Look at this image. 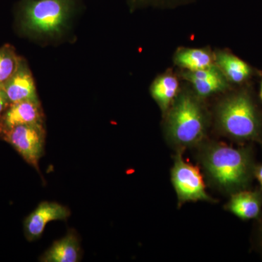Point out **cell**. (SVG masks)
I'll return each mask as SVG.
<instances>
[{"label": "cell", "mask_w": 262, "mask_h": 262, "mask_svg": "<svg viewBox=\"0 0 262 262\" xmlns=\"http://www.w3.org/2000/svg\"><path fill=\"white\" fill-rule=\"evenodd\" d=\"M216 117L222 132L234 140H261V115L246 89L225 98L217 108Z\"/></svg>", "instance_id": "obj_3"}, {"label": "cell", "mask_w": 262, "mask_h": 262, "mask_svg": "<svg viewBox=\"0 0 262 262\" xmlns=\"http://www.w3.org/2000/svg\"><path fill=\"white\" fill-rule=\"evenodd\" d=\"M253 174H254L256 178L257 179L258 182H259L262 189V163L261 165H258L257 167L254 168Z\"/></svg>", "instance_id": "obj_19"}, {"label": "cell", "mask_w": 262, "mask_h": 262, "mask_svg": "<svg viewBox=\"0 0 262 262\" xmlns=\"http://www.w3.org/2000/svg\"><path fill=\"white\" fill-rule=\"evenodd\" d=\"M0 120L3 132L18 125L44 124V113L39 98L10 103Z\"/></svg>", "instance_id": "obj_8"}, {"label": "cell", "mask_w": 262, "mask_h": 262, "mask_svg": "<svg viewBox=\"0 0 262 262\" xmlns=\"http://www.w3.org/2000/svg\"><path fill=\"white\" fill-rule=\"evenodd\" d=\"M199 97L191 93L179 94L168 110L167 134L181 147H190L201 142L206 135L207 117Z\"/></svg>", "instance_id": "obj_4"}, {"label": "cell", "mask_w": 262, "mask_h": 262, "mask_svg": "<svg viewBox=\"0 0 262 262\" xmlns=\"http://www.w3.org/2000/svg\"><path fill=\"white\" fill-rule=\"evenodd\" d=\"M46 132L44 124L18 125L4 131L2 139L10 144L22 158L39 171L44 154Z\"/></svg>", "instance_id": "obj_5"}, {"label": "cell", "mask_w": 262, "mask_h": 262, "mask_svg": "<svg viewBox=\"0 0 262 262\" xmlns=\"http://www.w3.org/2000/svg\"><path fill=\"white\" fill-rule=\"evenodd\" d=\"M173 60L176 65L184 70L195 72L214 65L215 57L206 48H180Z\"/></svg>", "instance_id": "obj_15"}, {"label": "cell", "mask_w": 262, "mask_h": 262, "mask_svg": "<svg viewBox=\"0 0 262 262\" xmlns=\"http://www.w3.org/2000/svg\"><path fill=\"white\" fill-rule=\"evenodd\" d=\"M79 0H20L17 19L33 37L54 38L63 34L77 11Z\"/></svg>", "instance_id": "obj_1"}, {"label": "cell", "mask_w": 262, "mask_h": 262, "mask_svg": "<svg viewBox=\"0 0 262 262\" xmlns=\"http://www.w3.org/2000/svg\"><path fill=\"white\" fill-rule=\"evenodd\" d=\"M10 103L38 99L35 82L27 62L21 58L15 73L3 85Z\"/></svg>", "instance_id": "obj_10"}, {"label": "cell", "mask_w": 262, "mask_h": 262, "mask_svg": "<svg viewBox=\"0 0 262 262\" xmlns=\"http://www.w3.org/2000/svg\"><path fill=\"white\" fill-rule=\"evenodd\" d=\"M183 77L192 84L194 94L199 98H207L227 91L228 80L216 65L195 72L185 71Z\"/></svg>", "instance_id": "obj_9"}, {"label": "cell", "mask_w": 262, "mask_h": 262, "mask_svg": "<svg viewBox=\"0 0 262 262\" xmlns=\"http://www.w3.org/2000/svg\"><path fill=\"white\" fill-rule=\"evenodd\" d=\"M202 160L212 182L227 191L246 187L254 170L250 149L234 148L222 143L207 146Z\"/></svg>", "instance_id": "obj_2"}, {"label": "cell", "mask_w": 262, "mask_h": 262, "mask_svg": "<svg viewBox=\"0 0 262 262\" xmlns=\"http://www.w3.org/2000/svg\"><path fill=\"white\" fill-rule=\"evenodd\" d=\"M21 58L10 45L0 48V85H4L15 73Z\"/></svg>", "instance_id": "obj_16"}, {"label": "cell", "mask_w": 262, "mask_h": 262, "mask_svg": "<svg viewBox=\"0 0 262 262\" xmlns=\"http://www.w3.org/2000/svg\"><path fill=\"white\" fill-rule=\"evenodd\" d=\"M70 215V210L63 205L56 202H42L24 220L26 238L29 242L39 239L49 222L67 220Z\"/></svg>", "instance_id": "obj_7"}, {"label": "cell", "mask_w": 262, "mask_h": 262, "mask_svg": "<svg viewBox=\"0 0 262 262\" xmlns=\"http://www.w3.org/2000/svg\"><path fill=\"white\" fill-rule=\"evenodd\" d=\"M3 127H2L1 120H0V139H2V136H3Z\"/></svg>", "instance_id": "obj_21"}, {"label": "cell", "mask_w": 262, "mask_h": 262, "mask_svg": "<svg viewBox=\"0 0 262 262\" xmlns=\"http://www.w3.org/2000/svg\"><path fill=\"white\" fill-rule=\"evenodd\" d=\"M172 182L180 204L189 201H212L198 167L187 163L178 154L171 171Z\"/></svg>", "instance_id": "obj_6"}, {"label": "cell", "mask_w": 262, "mask_h": 262, "mask_svg": "<svg viewBox=\"0 0 262 262\" xmlns=\"http://www.w3.org/2000/svg\"><path fill=\"white\" fill-rule=\"evenodd\" d=\"M132 7L139 6H177L192 2L193 0H127Z\"/></svg>", "instance_id": "obj_17"}, {"label": "cell", "mask_w": 262, "mask_h": 262, "mask_svg": "<svg viewBox=\"0 0 262 262\" xmlns=\"http://www.w3.org/2000/svg\"><path fill=\"white\" fill-rule=\"evenodd\" d=\"M227 207L229 211L241 220L257 218L262 208V190L236 193L232 195Z\"/></svg>", "instance_id": "obj_13"}, {"label": "cell", "mask_w": 262, "mask_h": 262, "mask_svg": "<svg viewBox=\"0 0 262 262\" xmlns=\"http://www.w3.org/2000/svg\"><path fill=\"white\" fill-rule=\"evenodd\" d=\"M178 79L170 72L157 77L150 88L151 95L163 113L168 112L179 95Z\"/></svg>", "instance_id": "obj_14"}, {"label": "cell", "mask_w": 262, "mask_h": 262, "mask_svg": "<svg viewBox=\"0 0 262 262\" xmlns=\"http://www.w3.org/2000/svg\"><path fill=\"white\" fill-rule=\"evenodd\" d=\"M10 103H11L5 93L4 88L3 85H0V118L10 106Z\"/></svg>", "instance_id": "obj_18"}, {"label": "cell", "mask_w": 262, "mask_h": 262, "mask_svg": "<svg viewBox=\"0 0 262 262\" xmlns=\"http://www.w3.org/2000/svg\"><path fill=\"white\" fill-rule=\"evenodd\" d=\"M214 57L215 65L231 83L242 85L256 74L251 65L228 51L218 52Z\"/></svg>", "instance_id": "obj_11"}, {"label": "cell", "mask_w": 262, "mask_h": 262, "mask_svg": "<svg viewBox=\"0 0 262 262\" xmlns=\"http://www.w3.org/2000/svg\"><path fill=\"white\" fill-rule=\"evenodd\" d=\"M259 96L262 101V81L261 82V84H260Z\"/></svg>", "instance_id": "obj_20"}, {"label": "cell", "mask_w": 262, "mask_h": 262, "mask_svg": "<svg viewBox=\"0 0 262 262\" xmlns=\"http://www.w3.org/2000/svg\"><path fill=\"white\" fill-rule=\"evenodd\" d=\"M80 239L75 231L70 230L64 237L55 241L40 258L41 262H77L81 259Z\"/></svg>", "instance_id": "obj_12"}]
</instances>
